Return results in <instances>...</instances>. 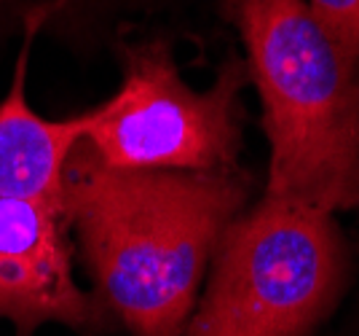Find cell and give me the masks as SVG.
<instances>
[{
	"mask_svg": "<svg viewBox=\"0 0 359 336\" xmlns=\"http://www.w3.org/2000/svg\"><path fill=\"white\" fill-rule=\"evenodd\" d=\"M247 46L271 143L266 194L319 213L359 210V62L306 0H223Z\"/></svg>",
	"mask_w": 359,
	"mask_h": 336,
	"instance_id": "7a4b0ae2",
	"label": "cell"
},
{
	"mask_svg": "<svg viewBox=\"0 0 359 336\" xmlns=\"http://www.w3.org/2000/svg\"><path fill=\"white\" fill-rule=\"evenodd\" d=\"M38 25L27 22V41L14 70V84L0 100V199L65 202V178L83 140L81 116L51 122L27 103V54Z\"/></svg>",
	"mask_w": 359,
	"mask_h": 336,
	"instance_id": "8992f818",
	"label": "cell"
},
{
	"mask_svg": "<svg viewBox=\"0 0 359 336\" xmlns=\"http://www.w3.org/2000/svg\"><path fill=\"white\" fill-rule=\"evenodd\" d=\"M346 269L332 215L266 194L225 229L188 336H306L338 299Z\"/></svg>",
	"mask_w": 359,
	"mask_h": 336,
	"instance_id": "3957f363",
	"label": "cell"
},
{
	"mask_svg": "<svg viewBox=\"0 0 359 336\" xmlns=\"http://www.w3.org/2000/svg\"><path fill=\"white\" fill-rule=\"evenodd\" d=\"M319 27L359 62V0H306Z\"/></svg>",
	"mask_w": 359,
	"mask_h": 336,
	"instance_id": "52a82bcc",
	"label": "cell"
},
{
	"mask_svg": "<svg viewBox=\"0 0 359 336\" xmlns=\"http://www.w3.org/2000/svg\"><path fill=\"white\" fill-rule=\"evenodd\" d=\"M65 226V202L0 199V321L14 323L19 336L43 323L102 321L100 302L75 283Z\"/></svg>",
	"mask_w": 359,
	"mask_h": 336,
	"instance_id": "5b68a950",
	"label": "cell"
},
{
	"mask_svg": "<svg viewBox=\"0 0 359 336\" xmlns=\"http://www.w3.org/2000/svg\"><path fill=\"white\" fill-rule=\"evenodd\" d=\"M247 181L236 169H113L81 140L65 178L75 226L100 290L132 336H180Z\"/></svg>",
	"mask_w": 359,
	"mask_h": 336,
	"instance_id": "6da1fadb",
	"label": "cell"
},
{
	"mask_svg": "<svg viewBox=\"0 0 359 336\" xmlns=\"http://www.w3.org/2000/svg\"><path fill=\"white\" fill-rule=\"evenodd\" d=\"M247 73L241 62H228L212 89L196 92L182 81L164 41L129 46L121 89L81 116L83 143L113 169H233Z\"/></svg>",
	"mask_w": 359,
	"mask_h": 336,
	"instance_id": "277c9868",
	"label": "cell"
},
{
	"mask_svg": "<svg viewBox=\"0 0 359 336\" xmlns=\"http://www.w3.org/2000/svg\"><path fill=\"white\" fill-rule=\"evenodd\" d=\"M65 3H70V0H46L41 8H35V11L27 16V22H32V25H38V27H41V22H43V19H48V16L54 14L60 6H65Z\"/></svg>",
	"mask_w": 359,
	"mask_h": 336,
	"instance_id": "ba28073f",
	"label": "cell"
}]
</instances>
